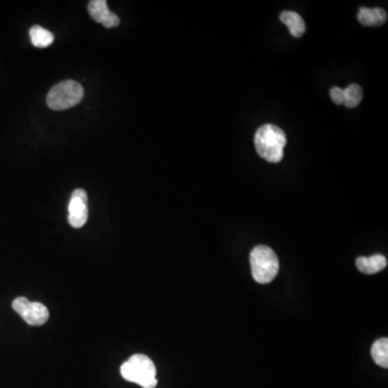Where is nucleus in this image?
<instances>
[{
    "label": "nucleus",
    "mask_w": 388,
    "mask_h": 388,
    "mask_svg": "<svg viewBox=\"0 0 388 388\" xmlns=\"http://www.w3.org/2000/svg\"><path fill=\"white\" fill-rule=\"evenodd\" d=\"M286 134L282 128L273 124H265L257 130L255 147L259 156L265 161L278 163L284 156Z\"/></svg>",
    "instance_id": "1"
},
{
    "label": "nucleus",
    "mask_w": 388,
    "mask_h": 388,
    "mask_svg": "<svg viewBox=\"0 0 388 388\" xmlns=\"http://www.w3.org/2000/svg\"><path fill=\"white\" fill-rule=\"evenodd\" d=\"M121 375L142 388H156L158 385L156 366L148 356L142 354H136L124 362L121 366Z\"/></svg>",
    "instance_id": "2"
},
{
    "label": "nucleus",
    "mask_w": 388,
    "mask_h": 388,
    "mask_svg": "<svg viewBox=\"0 0 388 388\" xmlns=\"http://www.w3.org/2000/svg\"><path fill=\"white\" fill-rule=\"evenodd\" d=\"M251 267L253 280L259 284H269L278 274L280 261L272 248L259 245L251 251Z\"/></svg>",
    "instance_id": "3"
},
{
    "label": "nucleus",
    "mask_w": 388,
    "mask_h": 388,
    "mask_svg": "<svg viewBox=\"0 0 388 388\" xmlns=\"http://www.w3.org/2000/svg\"><path fill=\"white\" fill-rule=\"evenodd\" d=\"M83 96L84 90L80 83L65 80L51 89L47 96V104L53 110H66L78 105Z\"/></svg>",
    "instance_id": "4"
},
{
    "label": "nucleus",
    "mask_w": 388,
    "mask_h": 388,
    "mask_svg": "<svg viewBox=\"0 0 388 388\" xmlns=\"http://www.w3.org/2000/svg\"><path fill=\"white\" fill-rule=\"evenodd\" d=\"M12 308L31 326H43L49 320V310L39 302H31L20 297L12 302Z\"/></svg>",
    "instance_id": "5"
},
{
    "label": "nucleus",
    "mask_w": 388,
    "mask_h": 388,
    "mask_svg": "<svg viewBox=\"0 0 388 388\" xmlns=\"http://www.w3.org/2000/svg\"><path fill=\"white\" fill-rule=\"evenodd\" d=\"M88 194L83 189H76L71 194L68 205V223L75 229H80L88 221Z\"/></svg>",
    "instance_id": "6"
},
{
    "label": "nucleus",
    "mask_w": 388,
    "mask_h": 388,
    "mask_svg": "<svg viewBox=\"0 0 388 388\" xmlns=\"http://www.w3.org/2000/svg\"><path fill=\"white\" fill-rule=\"evenodd\" d=\"M91 17L97 23H100L107 29L118 27L120 19L114 12L110 11L105 0H92L88 5Z\"/></svg>",
    "instance_id": "7"
},
{
    "label": "nucleus",
    "mask_w": 388,
    "mask_h": 388,
    "mask_svg": "<svg viewBox=\"0 0 388 388\" xmlns=\"http://www.w3.org/2000/svg\"><path fill=\"white\" fill-rule=\"evenodd\" d=\"M356 267L365 274H375L387 267V259L383 255H373L371 257H358Z\"/></svg>",
    "instance_id": "8"
},
{
    "label": "nucleus",
    "mask_w": 388,
    "mask_h": 388,
    "mask_svg": "<svg viewBox=\"0 0 388 388\" xmlns=\"http://www.w3.org/2000/svg\"><path fill=\"white\" fill-rule=\"evenodd\" d=\"M358 21L365 27H381L387 20V13L381 8L361 7L358 12Z\"/></svg>",
    "instance_id": "9"
},
{
    "label": "nucleus",
    "mask_w": 388,
    "mask_h": 388,
    "mask_svg": "<svg viewBox=\"0 0 388 388\" xmlns=\"http://www.w3.org/2000/svg\"><path fill=\"white\" fill-rule=\"evenodd\" d=\"M281 21L288 27L291 35L300 38L306 33V23L300 15L294 11H284L280 17Z\"/></svg>",
    "instance_id": "10"
},
{
    "label": "nucleus",
    "mask_w": 388,
    "mask_h": 388,
    "mask_svg": "<svg viewBox=\"0 0 388 388\" xmlns=\"http://www.w3.org/2000/svg\"><path fill=\"white\" fill-rule=\"evenodd\" d=\"M371 356L373 361L380 367H388V340L387 338H382L374 342L371 348Z\"/></svg>",
    "instance_id": "11"
},
{
    "label": "nucleus",
    "mask_w": 388,
    "mask_h": 388,
    "mask_svg": "<svg viewBox=\"0 0 388 388\" xmlns=\"http://www.w3.org/2000/svg\"><path fill=\"white\" fill-rule=\"evenodd\" d=\"M29 35H31V43L36 47H47L54 41L53 33L39 25L31 27Z\"/></svg>",
    "instance_id": "12"
},
{
    "label": "nucleus",
    "mask_w": 388,
    "mask_h": 388,
    "mask_svg": "<svg viewBox=\"0 0 388 388\" xmlns=\"http://www.w3.org/2000/svg\"><path fill=\"white\" fill-rule=\"evenodd\" d=\"M344 106L348 107V108H355L358 105L361 103L362 96H364V93H362V89L358 84H350L348 88L344 89Z\"/></svg>",
    "instance_id": "13"
},
{
    "label": "nucleus",
    "mask_w": 388,
    "mask_h": 388,
    "mask_svg": "<svg viewBox=\"0 0 388 388\" xmlns=\"http://www.w3.org/2000/svg\"><path fill=\"white\" fill-rule=\"evenodd\" d=\"M330 97H331L332 102L336 105H343L344 103V92L343 89L334 87L330 90Z\"/></svg>",
    "instance_id": "14"
}]
</instances>
